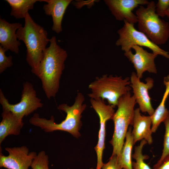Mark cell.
Segmentation results:
<instances>
[{"label": "cell", "mask_w": 169, "mask_h": 169, "mask_svg": "<svg viewBox=\"0 0 169 169\" xmlns=\"http://www.w3.org/2000/svg\"><path fill=\"white\" fill-rule=\"evenodd\" d=\"M90 169H94L93 168H90Z\"/></svg>", "instance_id": "f1b7e54d"}, {"label": "cell", "mask_w": 169, "mask_h": 169, "mask_svg": "<svg viewBox=\"0 0 169 169\" xmlns=\"http://www.w3.org/2000/svg\"></svg>", "instance_id": "4dcf8cb0"}, {"label": "cell", "mask_w": 169, "mask_h": 169, "mask_svg": "<svg viewBox=\"0 0 169 169\" xmlns=\"http://www.w3.org/2000/svg\"><path fill=\"white\" fill-rule=\"evenodd\" d=\"M84 100L83 94L78 92L72 105L69 106L65 103L59 105L58 109L66 114L65 119L60 123H56L53 116L48 120L40 117L37 113L34 114L29 119V122L33 125L39 127L46 132L56 131H63L78 138L81 136L79 131L82 125L81 120V115L86 107V105L84 104Z\"/></svg>", "instance_id": "7a4b0ae2"}, {"label": "cell", "mask_w": 169, "mask_h": 169, "mask_svg": "<svg viewBox=\"0 0 169 169\" xmlns=\"http://www.w3.org/2000/svg\"><path fill=\"white\" fill-rule=\"evenodd\" d=\"M164 84L166 86V90L161 101L152 115L151 116L152 120L151 130L152 133H155L160 124L167 117L169 110L166 107V99L169 95V75L164 78Z\"/></svg>", "instance_id": "ac0fdd59"}, {"label": "cell", "mask_w": 169, "mask_h": 169, "mask_svg": "<svg viewBox=\"0 0 169 169\" xmlns=\"http://www.w3.org/2000/svg\"><path fill=\"white\" fill-rule=\"evenodd\" d=\"M166 16L168 18H169V7L166 12Z\"/></svg>", "instance_id": "83f0119b"}, {"label": "cell", "mask_w": 169, "mask_h": 169, "mask_svg": "<svg viewBox=\"0 0 169 169\" xmlns=\"http://www.w3.org/2000/svg\"><path fill=\"white\" fill-rule=\"evenodd\" d=\"M132 48L135 51V54L130 50L125 52L124 54L133 64L138 77L140 79L142 78L143 73L146 71L156 74L157 71L155 60L158 55L149 53L139 46H134Z\"/></svg>", "instance_id": "4fadbf2b"}, {"label": "cell", "mask_w": 169, "mask_h": 169, "mask_svg": "<svg viewBox=\"0 0 169 169\" xmlns=\"http://www.w3.org/2000/svg\"><path fill=\"white\" fill-rule=\"evenodd\" d=\"M5 150L8 155L5 156L0 153V167L8 169H28L37 155L34 151L29 152L28 148L24 146L7 147Z\"/></svg>", "instance_id": "30bf717a"}, {"label": "cell", "mask_w": 169, "mask_h": 169, "mask_svg": "<svg viewBox=\"0 0 169 169\" xmlns=\"http://www.w3.org/2000/svg\"></svg>", "instance_id": "1f68e13d"}, {"label": "cell", "mask_w": 169, "mask_h": 169, "mask_svg": "<svg viewBox=\"0 0 169 169\" xmlns=\"http://www.w3.org/2000/svg\"><path fill=\"white\" fill-rule=\"evenodd\" d=\"M0 123V144L6 137L11 135H18L24 125L23 119L12 112L3 110Z\"/></svg>", "instance_id": "e0dca14e"}, {"label": "cell", "mask_w": 169, "mask_h": 169, "mask_svg": "<svg viewBox=\"0 0 169 169\" xmlns=\"http://www.w3.org/2000/svg\"><path fill=\"white\" fill-rule=\"evenodd\" d=\"M156 11L159 17H164L166 15L167 10L169 7V0H159L156 4Z\"/></svg>", "instance_id": "d4e9b609"}, {"label": "cell", "mask_w": 169, "mask_h": 169, "mask_svg": "<svg viewBox=\"0 0 169 169\" xmlns=\"http://www.w3.org/2000/svg\"><path fill=\"white\" fill-rule=\"evenodd\" d=\"M71 0H41V2L47 3L43 6L46 15L52 18L53 25L52 30L57 33L62 31V22L65 10Z\"/></svg>", "instance_id": "2e32d148"}, {"label": "cell", "mask_w": 169, "mask_h": 169, "mask_svg": "<svg viewBox=\"0 0 169 169\" xmlns=\"http://www.w3.org/2000/svg\"><path fill=\"white\" fill-rule=\"evenodd\" d=\"M22 26L19 23H10L0 19V43L6 51L9 50L16 54L19 51L21 43L16 35L17 30Z\"/></svg>", "instance_id": "5bb4252c"}, {"label": "cell", "mask_w": 169, "mask_h": 169, "mask_svg": "<svg viewBox=\"0 0 169 169\" xmlns=\"http://www.w3.org/2000/svg\"><path fill=\"white\" fill-rule=\"evenodd\" d=\"M139 108L135 110L132 134L134 138V144L138 141L144 139L149 145L153 142L152 125L151 116L142 115Z\"/></svg>", "instance_id": "9a60e30c"}, {"label": "cell", "mask_w": 169, "mask_h": 169, "mask_svg": "<svg viewBox=\"0 0 169 169\" xmlns=\"http://www.w3.org/2000/svg\"><path fill=\"white\" fill-rule=\"evenodd\" d=\"M120 153L118 156L119 163L122 169H133L131 152L134 144V138L131 127L129 128Z\"/></svg>", "instance_id": "d6986e66"}, {"label": "cell", "mask_w": 169, "mask_h": 169, "mask_svg": "<svg viewBox=\"0 0 169 169\" xmlns=\"http://www.w3.org/2000/svg\"><path fill=\"white\" fill-rule=\"evenodd\" d=\"M90 102L92 107L99 116L100 127L98 134V143L94 147L97 156L96 169H101L104 163L102 156L105 148V125L107 121L112 119L115 113L114 107L106 105L104 100L100 98L97 99H90Z\"/></svg>", "instance_id": "9c48e42d"}, {"label": "cell", "mask_w": 169, "mask_h": 169, "mask_svg": "<svg viewBox=\"0 0 169 169\" xmlns=\"http://www.w3.org/2000/svg\"><path fill=\"white\" fill-rule=\"evenodd\" d=\"M67 169H69V168H68Z\"/></svg>", "instance_id": "f546056e"}, {"label": "cell", "mask_w": 169, "mask_h": 169, "mask_svg": "<svg viewBox=\"0 0 169 169\" xmlns=\"http://www.w3.org/2000/svg\"><path fill=\"white\" fill-rule=\"evenodd\" d=\"M6 51L0 46V73H3L7 68L12 66L13 64L12 56H7L5 53Z\"/></svg>", "instance_id": "cb8c5ba5"}, {"label": "cell", "mask_w": 169, "mask_h": 169, "mask_svg": "<svg viewBox=\"0 0 169 169\" xmlns=\"http://www.w3.org/2000/svg\"><path fill=\"white\" fill-rule=\"evenodd\" d=\"M112 14L118 21L126 20L134 24L137 22V18L132 11L141 5H147L146 0H105Z\"/></svg>", "instance_id": "7c38bea8"}, {"label": "cell", "mask_w": 169, "mask_h": 169, "mask_svg": "<svg viewBox=\"0 0 169 169\" xmlns=\"http://www.w3.org/2000/svg\"><path fill=\"white\" fill-rule=\"evenodd\" d=\"M136 104L133 95L130 91L119 99L117 109L112 120L114 125V131L110 143L113 146L111 155L118 156L124 143V140L129 125H132L134 115V107Z\"/></svg>", "instance_id": "5b68a950"}, {"label": "cell", "mask_w": 169, "mask_h": 169, "mask_svg": "<svg viewBox=\"0 0 169 169\" xmlns=\"http://www.w3.org/2000/svg\"><path fill=\"white\" fill-rule=\"evenodd\" d=\"M0 103L3 110L10 111L22 119L24 117L28 116L43 105L41 99L37 96L33 85L28 81L23 84L21 100L19 103L14 104H10L0 89Z\"/></svg>", "instance_id": "ba28073f"}, {"label": "cell", "mask_w": 169, "mask_h": 169, "mask_svg": "<svg viewBox=\"0 0 169 169\" xmlns=\"http://www.w3.org/2000/svg\"><path fill=\"white\" fill-rule=\"evenodd\" d=\"M24 27L16 32L18 40L24 43L26 48V60L31 68V71L36 75L44 52L50 39L47 31L36 23L29 13L26 15Z\"/></svg>", "instance_id": "3957f363"}, {"label": "cell", "mask_w": 169, "mask_h": 169, "mask_svg": "<svg viewBox=\"0 0 169 169\" xmlns=\"http://www.w3.org/2000/svg\"><path fill=\"white\" fill-rule=\"evenodd\" d=\"M147 143V141L143 139L141 141L138 146L135 147L134 153L132 156L133 158L136 160L135 161L132 162L133 169H151L145 161L149 156L142 153L143 146Z\"/></svg>", "instance_id": "44dd1931"}, {"label": "cell", "mask_w": 169, "mask_h": 169, "mask_svg": "<svg viewBox=\"0 0 169 169\" xmlns=\"http://www.w3.org/2000/svg\"><path fill=\"white\" fill-rule=\"evenodd\" d=\"M155 169H169V155L163 160L161 165Z\"/></svg>", "instance_id": "4316f807"}, {"label": "cell", "mask_w": 169, "mask_h": 169, "mask_svg": "<svg viewBox=\"0 0 169 169\" xmlns=\"http://www.w3.org/2000/svg\"><path fill=\"white\" fill-rule=\"evenodd\" d=\"M130 85L132 88L136 99V103L139 105V108L142 112L147 113L150 116L154 114L155 110L153 108L151 102V99L149 95L148 91L154 85L153 79L148 77L145 79L146 83L140 81L135 72L132 73Z\"/></svg>", "instance_id": "8fae6325"}, {"label": "cell", "mask_w": 169, "mask_h": 169, "mask_svg": "<svg viewBox=\"0 0 169 169\" xmlns=\"http://www.w3.org/2000/svg\"><path fill=\"white\" fill-rule=\"evenodd\" d=\"M163 122L165 128L163 141V148L160 158L154 166L153 169H155L158 167L163 160L169 155V110L168 115Z\"/></svg>", "instance_id": "7402d4cb"}, {"label": "cell", "mask_w": 169, "mask_h": 169, "mask_svg": "<svg viewBox=\"0 0 169 169\" xmlns=\"http://www.w3.org/2000/svg\"><path fill=\"white\" fill-rule=\"evenodd\" d=\"M49 46L45 50L36 76L40 79L47 98L55 97L67 57L66 51L57 44L55 36L50 39Z\"/></svg>", "instance_id": "6da1fadb"}, {"label": "cell", "mask_w": 169, "mask_h": 169, "mask_svg": "<svg viewBox=\"0 0 169 169\" xmlns=\"http://www.w3.org/2000/svg\"><path fill=\"white\" fill-rule=\"evenodd\" d=\"M101 169H123L120 165L117 155H111L109 161L104 164Z\"/></svg>", "instance_id": "484cf974"}, {"label": "cell", "mask_w": 169, "mask_h": 169, "mask_svg": "<svg viewBox=\"0 0 169 169\" xmlns=\"http://www.w3.org/2000/svg\"><path fill=\"white\" fill-rule=\"evenodd\" d=\"M130 78L107 74L96 77L89 85L91 92L88 94L90 99L107 100L109 104L117 106L119 99L131 90Z\"/></svg>", "instance_id": "8992f818"}, {"label": "cell", "mask_w": 169, "mask_h": 169, "mask_svg": "<svg viewBox=\"0 0 169 169\" xmlns=\"http://www.w3.org/2000/svg\"><path fill=\"white\" fill-rule=\"evenodd\" d=\"M48 156L44 151L39 152L33 160L31 167L32 169H49Z\"/></svg>", "instance_id": "603a6c76"}, {"label": "cell", "mask_w": 169, "mask_h": 169, "mask_svg": "<svg viewBox=\"0 0 169 169\" xmlns=\"http://www.w3.org/2000/svg\"><path fill=\"white\" fill-rule=\"evenodd\" d=\"M11 7L10 15L16 19L25 18L29 10L33 8L34 5L38 0H6Z\"/></svg>", "instance_id": "ffe728a7"}, {"label": "cell", "mask_w": 169, "mask_h": 169, "mask_svg": "<svg viewBox=\"0 0 169 169\" xmlns=\"http://www.w3.org/2000/svg\"><path fill=\"white\" fill-rule=\"evenodd\" d=\"M154 1L149 2L145 7L140 6L136 10L139 30L144 33L154 44H165L169 38V23L161 19L156 11Z\"/></svg>", "instance_id": "277c9868"}, {"label": "cell", "mask_w": 169, "mask_h": 169, "mask_svg": "<svg viewBox=\"0 0 169 169\" xmlns=\"http://www.w3.org/2000/svg\"><path fill=\"white\" fill-rule=\"evenodd\" d=\"M123 26L119 29L117 33L119 38L115 45L120 46L125 52L131 50L135 45L145 47L150 49L152 53L160 55L169 59V53L162 49L158 46L152 42L143 33L137 30L134 24L124 20Z\"/></svg>", "instance_id": "52a82bcc"}]
</instances>
